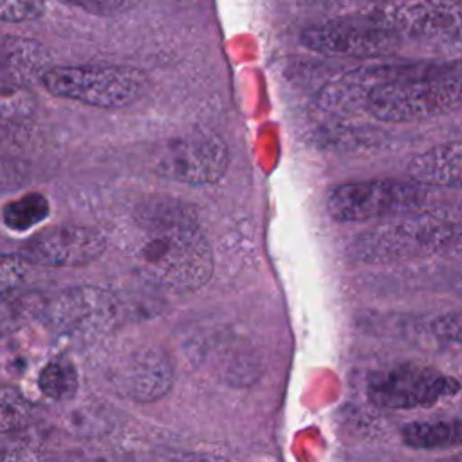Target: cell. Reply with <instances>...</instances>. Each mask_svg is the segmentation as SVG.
<instances>
[{
	"instance_id": "ac0fdd59",
	"label": "cell",
	"mask_w": 462,
	"mask_h": 462,
	"mask_svg": "<svg viewBox=\"0 0 462 462\" xmlns=\"http://www.w3.org/2000/svg\"><path fill=\"white\" fill-rule=\"evenodd\" d=\"M430 330L442 341L462 345V310L435 318L430 323Z\"/></svg>"
},
{
	"instance_id": "9c48e42d",
	"label": "cell",
	"mask_w": 462,
	"mask_h": 462,
	"mask_svg": "<svg viewBox=\"0 0 462 462\" xmlns=\"http://www.w3.org/2000/svg\"><path fill=\"white\" fill-rule=\"evenodd\" d=\"M106 249V238L85 226L63 224L43 229L23 242L20 258L47 267H81L96 262Z\"/></svg>"
},
{
	"instance_id": "5bb4252c",
	"label": "cell",
	"mask_w": 462,
	"mask_h": 462,
	"mask_svg": "<svg viewBox=\"0 0 462 462\" xmlns=\"http://www.w3.org/2000/svg\"><path fill=\"white\" fill-rule=\"evenodd\" d=\"M47 215L49 202L42 193L36 191L13 199L2 208L4 226L11 231H27L43 222Z\"/></svg>"
},
{
	"instance_id": "2e32d148",
	"label": "cell",
	"mask_w": 462,
	"mask_h": 462,
	"mask_svg": "<svg viewBox=\"0 0 462 462\" xmlns=\"http://www.w3.org/2000/svg\"><path fill=\"white\" fill-rule=\"evenodd\" d=\"M45 13V0H0V18L5 23H22L40 18Z\"/></svg>"
},
{
	"instance_id": "30bf717a",
	"label": "cell",
	"mask_w": 462,
	"mask_h": 462,
	"mask_svg": "<svg viewBox=\"0 0 462 462\" xmlns=\"http://www.w3.org/2000/svg\"><path fill=\"white\" fill-rule=\"evenodd\" d=\"M397 40L399 34L365 16L318 23L301 32L305 47L332 56H372L392 49Z\"/></svg>"
},
{
	"instance_id": "8fae6325",
	"label": "cell",
	"mask_w": 462,
	"mask_h": 462,
	"mask_svg": "<svg viewBox=\"0 0 462 462\" xmlns=\"http://www.w3.org/2000/svg\"><path fill=\"white\" fill-rule=\"evenodd\" d=\"M116 386L126 397L152 402L166 395L173 384V366L157 348H144L128 357L114 375Z\"/></svg>"
},
{
	"instance_id": "d6986e66",
	"label": "cell",
	"mask_w": 462,
	"mask_h": 462,
	"mask_svg": "<svg viewBox=\"0 0 462 462\" xmlns=\"http://www.w3.org/2000/svg\"><path fill=\"white\" fill-rule=\"evenodd\" d=\"M453 458H460V460H462V453H460V455H455Z\"/></svg>"
},
{
	"instance_id": "7a4b0ae2",
	"label": "cell",
	"mask_w": 462,
	"mask_h": 462,
	"mask_svg": "<svg viewBox=\"0 0 462 462\" xmlns=\"http://www.w3.org/2000/svg\"><path fill=\"white\" fill-rule=\"evenodd\" d=\"M363 106L384 123H415L446 116L462 106V78L410 70L372 87Z\"/></svg>"
},
{
	"instance_id": "e0dca14e",
	"label": "cell",
	"mask_w": 462,
	"mask_h": 462,
	"mask_svg": "<svg viewBox=\"0 0 462 462\" xmlns=\"http://www.w3.org/2000/svg\"><path fill=\"white\" fill-rule=\"evenodd\" d=\"M67 5L78 7L96 16H116L135 5L137 0H61Z\"/></svg>"
},
{
	"instance_id": "277c9868",
	"label": "cell",
	"mask_w": 462,
	"mask_h": 462,
	"mask_svg": "<svg viewBox=\"0 0 462 462\" xmlns=\"http://www.w3.org/2000/svg\"><path fill=\"white\" fill-rule=\"evenodd\" d=\"M460 235L455 220L420 215L372 229L357 240L356 251L366 262H395L439 253L455 244Z\"/></svg>"
},
{
	"instance_id": "5b68a950",
	"label": "cell",
	"mask_w": 462,
	"mask_h": 462,
	"mask_svg": "<svg viewBox=\"0 0 462 462\" xmlns=\"http://www.w3.org/2000/svg\"><path fill=\"white\" fill-rule=\"evenodd\" d=\"M424 200L422 184L401 179L345 182L330 189L327 213L336 222H368L417 209Z\"/></svg>"
},
{
	"instance_id": "6da1fadb",
	"label": "cell",
	"mask_w": 462,
	"mask_h": 462,
	"mask_svg": "<svg viewBox=\"0 0 462 462\" xmlns=\"http://www.w3.org/2000/svg\"><path fill=\"white\" fill-rule=\"evenodd\" d=\"M128 251L146 276L175 291L199 289L213 274L206 235L193 217L177 208H159L139 217Z\"/></svg>"
},
{
	"instance_id": "8992f818",
	"label": "cell",
	"mask_w": 462,
	"mask_h": 462,
	"mask_svg": "<svg viewBox=\"0 0 462 462\" xmlns=\"http://www.w3.org/2000/svg\"><path fill=\"white\" fill-rule=\"evenodd\" d=\"M460 392V383L430 365L399 363L374 372L366 383L368 399L381 408H430Z\"/></svg>"
},
{
	"instance_id": "ba28073f",
	"label": "cell",
	"mask_w": 462,
	"mask_h": 462,
	"mask_svg": "<svg viewBox=\"0 0 462 462\" xmlns=\"http://www.w3.org/2000/svg\"><path fill=\"white\" fill-rule=\"evenodd\" d=\"M42 319L63 334H97L112 327L117 316L114 296L97 287H69L42 301Z\"/></svg>"
},
{
	"instance_id": "3957f363",
	"label": "cell",
	"mask_w": 462,
	"mask_h": 462,
	"mask_svg": "<svg viewBox=\"0 0 462 462\" xmlns=\"http://www.w3.org/2000/svg\"><path fill=\"white\" fill-rule=\"evenodd\" d=\"M42 83L52 96L97 108H121L143 96L146 76L123 65H61L43 72Z\"/></svg>"
},
{
	"instance_id": "52a82bcc",
	"label": "cell",
	"mask_w": 462,
	"mask_h": 462,
	"mask_svg": "<svg viewBox=\"0 0 462 462\" xmlns=\"http://www.w3.org/2000/svg\"><path fill=\"white\" fill-rule=\"evenodd\" d=\"M229 164L226 143L211 130H191L170 139L155 157L161 177L189 186L220 180Z\"/></svg>"
},
{
	"instance_id": "7c38bea8",
	"label": "cell",
	"mask_w": 462,
	"mask_h": 462,
	"mask_svg": "<svg viewBox=\"0 0 462 462\" xmlns=\"http://www.w3.org/2000/svg\"><path fill=\"white\" fill-rule=\"evenodd\" d=\"M408 177L430 188H462V141L435 144L413 155Z\"/></svg>"
},
{
	"instance_id": "4fadbf2b",
	"label": "cell",
	"mask_w": 462,
	"mask_h": 462,
	"mask_svg": "<svg viewBox=\"0 0 462 462\" xmlns=\"http://www.w3.org/2000/svg\"><path fill=\"white\" fill-rule=\"evenodd\" d=\"M401 439L410 449H449L462 446V420L431 419L413 420L402 426Z\"/></svg>"
},
{
	"instance_id": "9a60e30c",
	"label": "cell",
	"mask_w": 462,
	"mask_h": 462,
	"mask_svg": "<svg viewBox=\"0 0 462 462\" xmlns=\"http://www.w3.org/2000/svg\"><path fill=\"white\" fill-rule=\"evenodd\" d=\"M38 386L52 401L72 399L78 390V372L72 361L65 357L49 361L38 375Z\"/></svg>"
}]
</instances>
